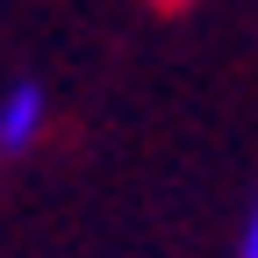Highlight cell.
<instances>
[{"mask_svg": "<svg viewBox=\"0 0 258 258\" xmlns=\"http://www.w3.org/2000/svg\"><path fill=\"white\" fill-rule=\"evenodd\" d=\"M237 258H258V208H251V222H244V251Z\"/></svg>", "mask_w": 258, "mask_h": 258, "instance_id": "obj_2", "label": "cell"}, {"mask_svg": "<svg viewBox=\"0 0 258 258\" xmlns=\"http://www.w3.org/2000/svg\"><path fill=\"white\" fill-rule=\"evenodd\" d=\"M43 137V86L36 79H22V86H8V93H0V151H29V144H36Z\"/></svg>", "mask_w": 258, "mask_h": 258, "instance_id": "obj_1", "label": "cell"}]
</instances>
